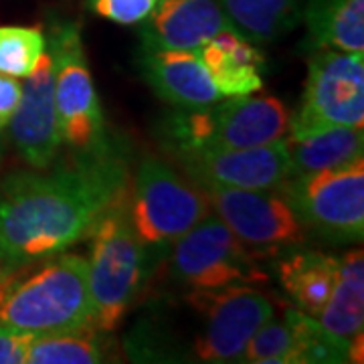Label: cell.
Wrapping results in <instances>:
<instances>
[{
	"instance_id": "cell-29",
	"label": "cell",
	"mask_w": 364,
	"mask_h": 364,
	"mask_svg": "<svg viewBox=\"0 0 364 364\" xmlns=\"http://www.w3.org/2000/svg\"><path fill=\"white\" fill-rule=\"evenodd\" d=\"M4 150H6V132L0 130V166H2V160H4Z\"/></svg>"
},
{
	"instance_id": "cell-27",
	"label": "cell",
	"mask_w": 364,
	"mask_h": 364,
	"mask_svg": "<svg viewBox=\"0 0 364 364\" xmlns=\"http://www.w3.org/2000/svg\"><path fill=\"white\" fill-rule=\"evenodd\" d=\"M21 93H23V83L18 81V77L0 73V130L9 132V124L21 102Z\"/></svg>"
},
{
	"instance_id": "cell-14",
	"label": "cell",
	"mask_w": 364,
	"mask_h": 364,
	"mask_svg": "<svg viewBox=\"0 0 364 364\" xmlns=\"http://www.w3.org/2000/svg\"><path fill=\"white\" fill-rule=\"evenodd\" d=\"M233 28L219 0H158L140 26V51L200 49Z\"/></svg>"
},
{
	"instance_id": "cell-20",
	"label": "cell",
	"mask_w": 364,
	"mask_h": 364,
	"mask_svg": "<svg viewBox=\"0 0 364 364\" xmlns=\"http://www.w3.org/2000/svg\"><path fill=\"white\" fill-rule=\"evenodd\" d=\"M219 4L239 35L267 45L299 25L306 0H219Z\"/></svg>"
},
{
	"instance_id": "cell-6",
	"label": "cell",
	"mask_w": 364,
	"mask_h": 364,
	"mask_svg": "<svg viewBox=\"0 0 364 364\" xmlns=\"http://www.w3.org/2000/svg\"><path fill=\"white\" fill-rule=\"evenodd\" d=\"M130 221L152 257H160L210 215L205 191L184 181L162 158L146 154L132 186Z\"/></svg>"
},
{
	"instance_id": "cell-17",
	"label": "cell",
	"mask_w": 364,
	"mask_h": 364,
	"mask_svg": "<svg viewBox=\"0 0 364 364\" xmlns=\"http://www.w3.org/2000/svg\"><path fill=\"white\" fill-rule=\"evenodd\" d=\"M275 261V273L294 306L304 314L318 318L338 277L340 259L318 249L301 245L279 251Z\"/></svg>"
},
{
	"instance_id": "cell-11",
	"label": "cell",
	"mask_w": 364,
	"mask_h": 364,
	"mask_svg": "<svg viewBox=\"0 0 364 364\" xmlns=\"http://www.w3.org/2000/svg\"><path fill=\"white\" fill-rule=\"evenodd\" d=\"M200 188L207 195L210 213H215L231 229V233L259 257L277 255L284 249L308 241V233L304 231L294 208L277 188Z\"/></svg>"
},
{
	"instance_id": "cell-24",
	"label": "cell",
	"mask_w": 364,
	"mask_h": 364,
	"mask_svg": "<svg viewBox=\"0 0 364 364\" xmlns=\"http://www.w3.org/2000/svg\"><path fill=\"white\" fill-rule=\"evenodd\" d=\"M241 363L251 364H301L298 338L287 320L273 316L251 336Z\"/></svg>"
},
{
	"instance_id": "cell-3",
	"label": "cell",
	"mask_w": 364,
	"mask_h": 364,
	"mask_svg": "<svg viewBox=\"0 0 364 364\" xmlns=\"http://www.w3.org/2000/svg\"><path fill=\"white\" fill-rule=\"evenodd\" d=\"M128 200L130 191L105 208L87 233L93 326L102 332L124 322L154 261L132 225Z\"/></svg>"
},
{
	"instance_id": "cell-2",
	"label": "cell",
	"mask_w": 364,
	"mask_h": 364,
	"mask_svg": "<svg viewBox=\"0 0 364 364\" xmlns=\"http://www.w3.org/2000/svg\"><path fill=\"white\" fill-rule=\"evenodd\" d=\"M289 112L273 95L223 97L200 107H174L160 117L156 134L164 150L181 154L188 150L251 148L284 140Z\"/></svg>"
},
{
	"instance_id": "cell-15",
	"label": "cell",
	"mask_w": 364,
	"mask_h": 364,
	"mask_svg": "<svg viewBox=\"0 0 364 364\" xmlns=\"http://www.w3.org/2000/svg\"><path fill=\"white\" fill-rule=\"evenodd\" d=\"M138 67L158 97L174 107H200L223 100L198 57V49L140 51Z\"/></svg>"
},
{
	"instance_id": "cell-9",
	"label": "cell",
	"mask_w": 364,
	"mask_h": 364,
	"mask_svg": "<svg viewBox=\"0 0 364 364\" xmlns=\"http://www.w3.org/2000/svg\"><path fill=\"white\" fill-rule=\"evenodd\" d=\"M170 273L193 289L251 286L267 279L259 255L245 247L219 217L210 215L172 245Z\"/></svg>"
},
{
	"instance_id": "cell-1",
	"label": "cell",
	"mask_w": 364,
	"mask_h": 364,
	"mask_svg": "<svg viewBox=\"0 0 364 364\" xmlns=\"http://www.w3.org/2000/svg\"><path fill=\"white\" fill-rule=\"evenodd\" d=\"M128 191V158L117 142L95 154H69L45 170L11 172L0 181L2 259L18 273L63 253Z\"/></svg>"
},
{
	"instance_id": "cell-13",
	"label": "cell",
	"mask_w": 364,
	"mask_h": 364,
	"mask_svg": "<svg viewBox=\"0 0 364 364\" xmlns=\"http://www.w3.org/2000/svg\"><path fill=\"white\" fill-rule=\"evenodd\" d=\"M18 154L37 170L51 166L61 150V136L55 109V69L51 53L41 55L39 63L26 75L21 102L9 124Z\"/></svg>"
},
{
	"instance_id": "cell-7",
	"label": "cell",
	"mask_w": 364,
	"mask_h": 364,
	"mask_svg": "<svg viewBox=\"0 0 364 364\" xmlns=\"http://www.w3.org/2000/svg\"><path fill=\"white\" fill-rule=\"evenodd\" d=\"M304 231L330 243H356L364 235L363 158L338 168L289 174L277 186Z\"/></svg>"
},
{
	"instance_id": "cell-10",
	"label": "cell",
	"mask_w": 364,
	"mask_h": 364,
	"mask_svg": "<svg viewBox=\"0 0 364 364\" xmlns=\"http://www.w3.org/2000/svg\"><path fill=\"white\" fill-rule=\"evenodd\" d=\"M188 301L203 316L193 344L200 363H241L251 336L273 316L272 299L243 284L195 289Z\"/></svg>"
},
{
	"instance_id": "cell-8",
	"label": "cell",
	"mask_w": 364,
	"mask_h": 364,
	"mask_svg": "<svg viewBox=\"0 0 364 364\" xmlns=\"http://www.w3.org/2000/svg\"><path fill=\"white\" fill-rule=\"evenodd\" d=\"M340 126H364V55L312 51L308 79L287 138L299 140Z\"/></svg>"
},
{
	"instance_id": "cell-25",
	"label": "cell",
	"mask_w": 364,
	"mask_h": 364,
	"mask_svg": "<svg viewBox=\"0 0 364 364\" xmlns=\"http://www.w3.org/2000/svg\"><path fill=\"white\" fill-rule=\"evenodd\" d=\"M158 0H87L91 13L117 25H136L150 14Z\"/></svg>"
},
{
	"instance_id": "cell-18",
	"label": "cell",
	"mask_w": 364,
	"mask_h": 364,
	"mask_svg": "<svg viewBox=\"0 0 364 364\" xmlns=\"http://www.w3.org/2000/svg\"><path fill=\"white\" fill-rule=\"evenodd\" d=\"M301 21L310 51H364V0H306Z\"/></svg>"
},
{
	"instance_id": "cell-5",
	"label": "cell",
	"mask_w": 364,
	"mask_h": 364,
	"mask_svg": "<svg viewBox=\"0 0 364 364\" xmlns=\"http://www.w3.org/2000/svg\"><path fill=\"white\" fill-rule=\"evenodd\" d=\"M49 53L55 69V109L69 154H95L116 142L105 124L77 23H53Z\"/></svg>"
},
{
	"instance_id": "cell-21",
	"label": "cell",
	"mask_w": 364,
	"mask_h": 364,
	"mask_svg": "<svg viewBox=\"0 0 364 364\" xmlns=\"http://www.w3.org/2000/svg\"><path fill=\"white\" fill-rule=\"evenodd\" d=\"M291 174L338 168L363 158L364 132L356 126H340L299 140H286Z\"/></svg>"
},
{
	"instance_id": "cell-26",
	"label": "cell",
	"mask_w": 364,
	"mask_h": 364,
	"mask_svg": "<svg viewBox=\"0 0 364 364\" xmlns=\"http://www.w3.org/2000/svg\"><path fill=\"white\" fill-rule=\"evenodd\" d=\"M31 336L28 332L0 324V364H25Z\"/></svg>"
},
{
	"instance_id": "cell-22",
	"label": "cell",
	"mask_w": 364,
	"mask_h": 364,
	"mask_svg": "<svg viewBox=\"0 0 364 364\" xmlns=\"http://www.w3.org/2000/svg\"><path fill=\"white\" fill-rule=\"evenodd\" d=\"M104 360L102 330L93 324L33 334L26 348L28 364H97Z\"/></svg>"
},
{
	"instance_id": "cell-28",
	"label": "cell",
	"mask_w": 364,
	"mask_h": 364,
	"mask_svg": "<svg viewBox=\"0 0 364 364\" xmlns=\"http://www.w3.org/2000/svg\"><path fill=\"white\" fill-rule=\"evenodd\" d=\"M13 275H16V272H13V269H11V265L2 259V255H0V282L9 279V277H13Z\"/></svg>"
},
{
	"instance_id": "cell-4",
	"label": "cell",
	"mask_w": 364,
	"mask_h": 364,
	"mask_svg": "<svg viewBox=\"0 0 364 364\" xmlns=\"http://www.w3.org/2000/svg\"><path fill=\"white\" fill-rule=\"evenodd\" d=\"M0 324L28 334L93 324L87 259L63 251L25 279L0 282Z\"/></svg>"
},
{
	"instance_id": "cell-19",
	"label": "cell",
	"mask_w": 364,
	"mask_h": 364,
	"mask_svg": "<svg viewBox=\"0 0 364 364\" xmlns=\"http://www.w3.org/2000/svg\"><path fill=\"white\" fill-rule=\"evenodd\" d=\"M340 259L338 277L324 310L316 318L326 332L354 342L363 338L364 328V253L350 249Z\"/></svg>"
},
{
	"instance_id": "cell-16",
	"label": "cell",
	"mask_w": 364,
	"mask_h": 364,
	"mask_svg": "<svg viewBox=\"0 0 364 364\" xmlns=\"http://www.w3.org/2000/svg\"><path fill=\"white\" fill-rule=\"evenodd\" d=\"M198 57L223 97L251 95L263 87L265 57L255 43L227 28L207 41Z\"/></svg>"
},
{
	"instance_id": "cell-12",
	"label": "cell",
	"mask_w": 364,
	"mask_h": 364,
	"mask_svg": "<svg viewBox=\"0 0 364 364\" xmlns=\"http://www.w3.org/2000/svg\"><path fill=\"white\" fill-rule=\"evenodd\" d=\"M172 158L198 186L267 191L277 188L291 174L286 138L251 148L188 150Z\"/></svg>"
},
{
	"instance_id": "cell-23",
	"label": "cell",
	"mask_w": 364,
	"mask_h": 364,
	"mask_svg": "<svg viewBox=\"0 0 364 364\" xmlns=\"http://www.w3.org/2000/svg\"><path fill=\"white\" fill-rule=\"evenodd\" d=\"M47 51V35L41 26H0V73L26 77Z\"/></svg>"
}]
</instances>
